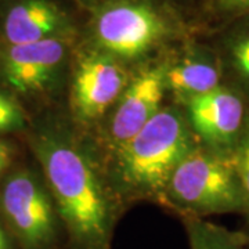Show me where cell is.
Returning <instances> with one entry per match:
<instances>
[{"instance_id": "obj_1", "label": "cell", "mask_w": 249, "mask_h": 249, "mask_svg": "<svg viewBox=\"0 0 249 249\" xmlns=\"http://www.w3.org/2000/svg\"><path fill=\"white\" fill-rule=\"evenodd\" d=\"M34 144L75 249H109L112 209L86 155L57 134H42Z\"/></svg>"}, {"instance_id": "obj_2", "label": "cell", "mask_w": 249, "mask_h": 249, "mask_svg": "<svg viewBox=\"0 0 249 249\" xmlns=\"http://www.w3.org/2000/svg\"><path fill=\"white\" fill-rule=\"evenodd\" d=\"M166 187L190 216L249 212L230 151L196 145L178 162Z\"/></svg>"}, {"instance_id": "obj_3", "label": "cell", "mask_w": 249, "mask_h": 249, "mask_svg": "<svg viewBox=\"0 0 249 249\" xmlns=\"http://www.w3.org/2000/svg\"><path fill=\"white\" fill-rule=\"evenodd\" d=\"M194 147L183 116L172 108H160L139 133L119 148L124 178L147 191L162 190L178 162Z\"/></svg>"}, {"instance_id": "obj_4", "label": "cell", "mask_w": 249, "mask_h": 249, "mask_svg": "<svg viewBox=\"0 0 249 249\" xmlns=\"http://www.w3.org/2000/svg\"><path fill=\"white\" fill-rule=\"evenodd\" d=\"M0 209L24 249H49L55 240V206L29 170L10 176L0 191Z\"/></svg>"}, {"instance_id": "obj_5", "label": "cell", "mask_w": 249, "mask_h": 249, "mask_svg": "<svg viewBox=\"0 0 249 249\" xmlns=\"http://www.w3.org/2000/svg\"><path fill=\"white\" fill-rule=\"evenodd\" d=\"M165 34V24L150 4L115 0L94 19V37L104 53L114 58H136L148 52Z\"/></svg>"}, {"instance_id": "obj_6", "label": "cell", "mask_w": 249, "mask_h": 249, "mask_svg": "<svg viewBox=\"0 0 249 249\" xmlns=\"http://www.w3.org/2000/svg\"><path fill=\"white\" fill-rule=\"evenodd\" d=\"M186 104L190 124L206 147L230 151L249 116L240 93L220 85L205 94L188 100Z\"/></svg>"}, {"instance_id": "obj_7", "label": "cell", "mask_w": 249, "mask_h": 249, "mask_svg": "<svg viewBox=\"0 0 249 249\" xmlns=\"http://www.w3.org/2000/svg\"><path fill=\"white\" fill-rule=\"evenodd\" d=\"M67 57L64 36L25 45H6L0 52V72L19 93L45 89Z\"/></svg>"}, {"instance_id": "obj_8", "label": "cell", "mask_w": 249, "mask_h": 249, "mask_svg": "<svg viewBox=\"0 0 249 249\" xmlns=\"http://www.w3.org/2000/svg\"><path fill=\"white\" fill-rule=\"evenodd\" d=\"M126 89V72L107 53H91L78 64L72 85V103L83 119L104 114Z\"/></svg>"}, {"instance_id": "obj_9", "label": "cell", "mask_w": 249, "mask_h": 249, "mask_svg": "<svg viewBox=\"0 0 249 249\" xmlns=\"http://www.w3.org/2000/svg\"><path fill=\"white\" fill-rule=\"evenodd\" d=\"M165 72L166 65L142 71L119 97L109 127L111 139L119 148L158 114L166 90Z\"/></svg>"}, {"instance_id": "obj_10", "label": "cell", "mask_w": 249, "mask_h": 249, "mask_svg": "<svg viewBox=\"0 0 249 249\" xmlns=\"http://www.w3.org/2000/svg\"><path fill=\"white\" fill-rule=\"evenodd\" d=\"M68 18L50 0H19L4 16L1 34L6 45L35 43L64 36Z\"/></svg>"}, {"instance_id": "obj_11", "label": "cell", "mask_w": 249, "mask_h": 249, "mask_svg": "<svg viewBox=\"0 0 249 249\" xmlns=\"http://www.w3.org/2000/svg\"><path fill=\"white\" fill-rule=\"evenodd\" d=\"M220 61L204 54L187 57L173 67H166L165 85L178 97L188 101L223 85Z\"/></svg>"}, {"instance_id": "obj_12", "label": "cell", "mask_w": 249, "mask_h": 249, "mask_svg": "<svg viewBox=\"0 0 249 249\" xmlns=\"http://www.w3.org/2000/svg\"><path fill=\"white\" fill-rule=\"evenodd\" d=\"M220 65L237 83L240 94L241 90L249 93V19L234 28L226 39Z\"/></svg>"}, {"instance_id": "obj_13", "label": "cell", "mask_w": 249, "mask_h": 249, "mask_svg": "<svg viewBox=\"0 0 249 249\" xmlns=\"http://www.w3.org/2000/svg\"><path fill=\"white\" fill-rule=\"evenodd\" d=\"M190 249H245L247 240L238 232L206 222L198 216L186 219Z\"/></svg>"}, {"instance_id": "obj_14", "label": "cell", "mask_w": 249, "mask_h": 249, "mask_svg": "<svg viewBox=\"0 0 249 249\" xmlns=\"http://www.w3.org/2000/svg\"><path fill=\"white\" fill-rule=\"evenodd\" d=\"M230 152L249 208V116L242 133Z\"/></svg>"}, {"instance_id": "obj_15", "label": "cell", "mask_w": 249, "mask_h": 249, "mask_svg": "<svg viewBox=\"0 0 249 249\" xmlns=\"http://www.w3.org/2000/svg\"><path fill=\"white\" fill-rule=\"evenodd\" d=\"M24 114L17 103L0 91V133H7L24 126Z\"/></svg>"}, {"instance_id": "obj_16", "label": "cell", "mask_w": 249, "mask_h": 249, "mask_svg": "<svg viewBox=\"0 0 249 249\" xmlns=\"http://www.w3.org/2000/svg\"><path fill=\"white\" fill-rule=\"evenodd\" d=\"M219 9L227 13H241L248 11L249 0H216Z\"/></svg>"}, {"instance_id": "obj_17", "label": "cell", "mask_w": 249, "mask_h": 249, "mask_svg": "<svg viewBox=\"0 0 249 249\" xmlns=\"http://www.w3.org/2000/svg\"><path fill=\"white\" fill-rule=\"evenodd\" d=\"M13 160V148L6 142L0 140V175L6 170Z\"/></svg>"}, {"instance_id": "obj_18", "label": "cell", "mask_w": 249, "mask_h": 249, "mask_svg": "<svg viewBox=\"0 0 249 249\" xmlns=\"http://www.w3.org/2000/svg\"><path fill=\"white\" fill-rule=\"evenodd\" d=\"M0 249H10V241L3 227L0 226Z\"/></svg>"}]
</instances>
